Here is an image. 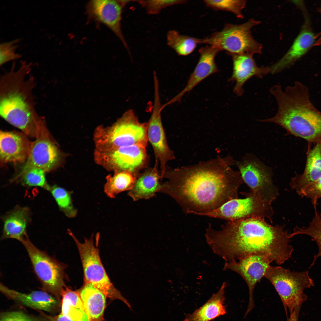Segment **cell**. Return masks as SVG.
Segmentation results:
<instances>
[{"mask_svg":"<svg viewBox=\"0 0 321 321\" xmlns=\"http://www.w3.org/2000/svg\"><path fill=\"white\" fill-rule=\"evenodd\" d=\"M82 321H89L88 319L84 320Z\"/></svg>","mask_w":321,"mask_h":321,"instance_id":"cell-41","label":"cell"},{"mask_svg":"<svg viewBox=\"0 0 321 321\" xmlns=\"http://www.w3.org/2000/svg\"><path fill=\"white\" fill-rule=\"evenodd\" d=\"M296 192L302 197L310 199L314 207H317L318 200L321 198V177Z\"/></svg>","mask_w":321,"mask_h":321,"instance_id":"cell-36","label":"cell"},{"mask_svg":"<svg viewBox=\"0 0 321 321\" xmlns=\"http://www.w3.org/2000/svg\"><path fill=\"white\" fill-rule=\"evenodd\" d=\"M260 22L252 18L242 24H226L221 31L200 39V43L215 46L230 54H261L262 45L254 39L251 32L252 28Z\"/></svg>","mask_w":321,"mask_h":321,"instance_id":"cell-6","label":"cell"},{"mask_svg":"<svg viewBox=\"0 0 321 321\" xmlns=\"http://www.w3.org/2000/svg\"><path fill=\"white\" fill-rule=\"evenodd\" d=\"M314 217L309 226L305 228L297 226L292 232L294 236L298 235H308L316 243L319 248L318 252L314 257L312 265L319 257H321V216L317 211V207L314 208Z\"/></svg>","mask_w":321,"mask_h":321,"instance_id":"cell-31","label":"cell"},{"mask_svg":"<svg viewBox=\"0 0 321 321\" xmlns=\"http://www.w3.org/2000/svg\"><path fill=\"white\" fill-rule=\"evenodd\" d=\"M0 321H50L45 318L33 316L20 311H7L0 315Z\"/></svg>","mask_w":321,"mask_h":321,"instance_id":"cell-37","label":"cell"},{"mask_svg":"<svg viewBox=\"0 0 321 321\" xmlns=\"http://www.w3.org/2000/svg\"><path fill=\"white\" fill-rule=\"evenodd\" d=\"M32 143L24 133L0 131L1 162L2 163H21L26 161Z\"/></svg>","mask_w":321,"mask_h":321,"instance_id":"cell-19","label":"cell"},{"mask_svg":"<svg viewBox=\"0 0 321 321\" xmlns=\"http://www.w3.org/2000/svg\"><path fill=\"white\" fill-rule=\"evenodd\" d=\"M45 172L40 169H32L12 182H20L23 185L28 187H38L48 191L50 186L46 181Z\"/></svg>","mask_w":321,"mask_h":321,"instance_id":"cell-32","label":"cell"},{"mask_svg":"<svg viewBox=\"0 0 321 321\" xmlns=\"http://www.w3.org/2000/svg\"><path fill=\"white\" fill-rule=\"evenodd\" d=\"M31 213L28 207L17 206L3 215L1 239L11 238L22 241L28 237L27 228L31 221Z\"/></svg>","mask_w":321,"mask_h":321,"instance_id":"cell-22","label":"cell"},{"mask_svg":"<svg viewBox=\"0 0 321 321\" xmlns=\"http://www.w3.org/2000/svg\"><path fill=\"white\" fill-rule=\"evenodd\" d=\"M150 14H157L162 10L168 7L185 3L180 0H136Z\"/></svg>","mask_w":321,"mask_h":321,"instance_id":"cell-34","label":"cell"},{"mask_svg":"<svg viewBox=\"0 0 321 321\" xmlns=\"http://www.w3.org/2000/svg\"><path fill=\"white\" fill-rule=\"evenodd\" d=\"M321 177V144L309 148L306 160L302 174H296L290 182L291 188L297 192L316 181Z\"/></svg>","mask_w":321,"mask_h":321,"instance_id":"cell-23","label":"cell"},{"mask_svg":"<svg viewBox=\"0 0 321 321\" xmlns=\"http://www.w3.org/2000/svg\"><path fill=\"white\" fill-rule=\"evenodd\" d=\"M233 61V72L229 81L236 82L233 92L238 96L243 95L244 84L253 77L262 78L270 73V67L257 65L253 56L245 54H230Z\"/></svg>","mask_w":321,"mask_h":321,"instance_id":"cell-18","label":"cell"},{"mask_svg":"<svg viewBox=\"0 0 321 321\" xmlns=\"http://www.w3.org/2000/svg\"><path fill=\"white\" fill-rule=\"evenodd\" d=\"M200 40L199 39L181 34L174 30L169 31L167 34L168 45L181 56L190 54L200 44Z\"/></svg>","mask_w":321,"mask_h":321,"instance_id":"cell-29","label":"cell"},{"mask_svg":"<svg viewBox=\"0 0 321 321\" xmlns=\"http://www.w3.org/2000/svg\"><path fill=\"white\" fill-rule=\"evenodd\" d=\"M221 51L214 46L207 45L200 48V57L194 71L191 75L185 87L169 101L171 104L180 101L182 97L189 92L204 79L218 71L215 62V57Z\"/></svg>","mask_w":321,"mask_h":321,"instance_id":"cell-20","label":"cell"},{"mask_svg":"<svg viewBox=\"0 0 321 321\" xmlns=\"http://www.w3.org/2000/svg\"><path fill=\"white\" fill-rule=\"evenodd\" d=\"M50 321H73L70 318L61 313L54 317L46 316Z\"/></svg>","mask_w":321,"mask_h":321,"instance_id":"cell-38","label":"cell"},{"mask_svg":"<svg viewBox=\"0 0 321 321\" xmlns=\"http://www.w3.org/2000/svg\"><path fill=\"white\" fill-rule=\"evenodd\" d=\"M273 261L267 256L253 254L237 261L225 262L223 270H230L239 274L246 282L249 289V301L245 316L254 306L253 292L256 284L264 277L267 269Z\"/></svg>","mask_w":321,"mask_h":321,"instance_id":"cell-15","label":"cell"},{"mask_svg":"<svg viewBox=\"0 0 321 321\" xmlns=\"http://www.w3.org/2000/svg\"><path fill=\"white\" fill-rule=\"evenodd\" d=\"M131 0H92L86 5L88 16L110 29L121 41L129 54V47L121 27L122 9Z\"/></svg>","mask_w":321,"mask_h":321,"instance_id":"cell-16","label":"cell"},{"mask_svg":"<svg viewBox=\"0 0 321 321\" xmlns=\"http://www.w3.org/2000/svg\"><path fill=\"white\" fill-rule=\"evenodd\" d=\"M136 178L133 174L128 171L115 172L113 175L106 177L104 192L108 197L114 198L120 193L130 190Z\"/></svg>","mask_w":321,"mask_h":321,"instance_id":"cell-28","label":"cell"},{"mask_svg":"<svg viewBox=\"0 0 321 321\" xmlns=\"http://www.w3.org/2000/svg\"><path fill=\"white\" fill-rule=\"evenodd\" d=\"M264 277L272 283L279 295L284 307L290 314L301 307L307 299L304 290L314 286L308 270L296 272L281 267L270 265Z\"/></svg>","mask_w":321,"mask_h":321,"instance_id":"cell-5","label":"cell"},{"mask_svg":"<svg viewBox=\"0 0 321 321\" xmlns=\"http://www.w3.org/2000/svg\"><path fill=\"white\" fill-rule=\"evenodd\" d=\"M270 92L276 100L277 112L259 122L278 125L287 134L303 139L309 145L321 144V112L311 102L307 86L297 81L283 90L281 85H274Z\"/></svg>","mask_w":321,"mask_h":321,"instance_id":"cell-4","label":"cell"},{"mask_svg":"<svg viewBox=\"0 0 321 321\" xmlns=\"http://www.w3.org/2000/svg\"><path fill=\"white\" fill-rule=\"evenodd\" d=\"M32 64L21 62L16 70L14 62L9 71L0 78V115L26 135L38 139H51L45 119L36 111L33 91V76L29 75Z\"/></svg>","mask_w":321,"mask_h":321,"instance_id":"cell-3","label":"cell"},{"mask_svg":"<svg viewBox=\"0 0 321 321\" xmlns=\"http://www.w3.org/2000/svg\"><path fill=\"white\" fill-rule=\"evenodd\" d=\"M242 193L245 196V198L230 200L204 216L221 218L227 221L259 217L267 218L272 222L274 212L271 205L250 192Z\"/></svg>","mask_w":321,"mask_h":321,"instance_id":"cell-11","label":"cell"},{"mask_svg":"<svg viewBox=\"0 0 321 321\" xmlns=\"http://www.w3.org/2000/svg\"><path fill=\"white\" fill-rule=\"evenodd\" d=\"M230 155L180 168L166 167L160 192L172 198L186 214L204 215L233 199L244 182L231 166Z\"/></svg>","mask_w":321,"mask_h":321,"instance_id":"cell-1","label":"cell"},{"mask_svg":"<svg viewBox=\"0 0 321 321\" xmlns=\"http://www.w3.org/2000/svg\"><path fill=\"white\" fill-rule=\"evenodd\" d=\"M0 290L9 299L32 309L54 312L59 306V301L52 295L43 290L23 293L10 289L1 283Z\"/></svg>","mask_w":321,"mask_h":321,"instance_id":"cell-21","label":"cell"},{"mask_svg":"<svg viewBox=\"0 0 321 321\" xmlns=\"http://www.w3.org/2000/svg\"><path fill=\"white\" fill-rule=\"evenodd\" d=\"M158 165L155 164L152 168L145 170L136 177L132 189L128 195L133 201L148 199L160 191L162 184L160 174L158 170Z\"/></svg>","mask_w":321,"mask_h":321,"instance_id":"cell-24","label":"cell"},{"mask_svg":"<svg viewBox=\"0 0 321 321\" xmlns=\"http://www.w3.org/2000/svg\"><path fill=\"white\" fill-rule=\"evenodd\" d=\"M79 293L89 321H104L106 296L91 284H85Z\"/></svg>","mask_w":321,"mask_h":321,"instance_id":"cell-26","label":"cell"},{"mask_svg":"<svg viewBox=\"0 0 321 321\" xmlns=\"http://www.w3.org/2000/svg\"><path fill=\"white\" fill-rule=\"evenodd\" d=\"M60 158L59 151L52 140L44 138L37 139L32 143L25 163L11 181L32 169H40L45 172L51 171L58 166Z\"/></svg>","mask_w":321,"mask_h":321,"instance_id":"cell-17","label":"cell"},{"mask_svg":"<svg viewBox=\"0 0 321 321\" xmlns=\"http://www.w3.org/2000/svg\"><path fill=\"white\" fill-rule=\"evenodd\" d=\"M61 313L73 321H82L87 319L79 293L65 287L61 294Z\"/></svg>","mask_w":321,"mask_h":321,"instance_id":"cell-27","label":"cell"},{"mask_svg":"<svg viewBox=\"0 0 321 321\" xmlns=\"http://www.w3.org/2000/svg\"><path fill=\"white\" fill-rule=\"evenodd\" d=\"M147 122H140L134 111L130 109L112 127L99 131L97 143L102 150L137 145L145 148L148 142Z\"/></svg>","mask_w":321,"mask_h":321,"instance_id":"cell-8","label":"cell"},{"mask_svg":"<svg viewBox=\"0 0 321 321\" xmlns=\"http://www.w3.org/2000/svg\"><path fill=\"white\" fill-rule=\"evenodd\" d=\"M318 12L321 14V5L318 10ZM317 39L314 46L321 47V31L317 34Z\"/></svg>","mask_w":321,"mask_h":321,"instance_id":"cell-39","label":"cell"},{"mask_svg":"<svg viewBox=\"0 0 321 321\" xmlns=\"http://www.w3.org/2000/svg\"><path fill=\"white\" fill-rule=\"evenodd\" d=\"M97 153L100 161L115 172L128 171L136 177L146 167L148 162L146 148L139 146L119 147Z\"/></svg>","mask_w":321,"mask_h":321,"instance_id":"cell-12","label":"cell"},{"mask_svg":"<svg viewBox=\"0 0 321 321\" xmlns=\"http://www.w3.org/2000/svg\"><path fill=\"white\" fill-rule=\"evenodd\" d=\"M19 41L16 39L11 41L1 43L0 45V65H2L10 61L19 59L20 54L16 53L17 48L16 44Z\"/></svg>","mask_w":321,"mask_h":321,"instance_id":"cell-35","label":"cell"},{"mask_svg":"<svg viewBox=\"0 0 321 321\" xmlns=\"http://www.w3.org/2000/svg\"><path fill=\"white\" fill-rule=\"evenodd\" d=\"M204 2L210 7L232 12L240 18H243L242 11L246 3L245 0H206L204 1Z\"/></svg>","mask_w":321,"mask_h":321,"instance_id":"cell-33","label":"cell"},{"mask_svg":"<svg viewBox=\"0 0 321 321\" xmlns=\"http://www.w3.org/2000/svg\"><path fill=\"white\" fill-rule=\"evenodd\" d=\"M76 243L83 268L85 284H91L106 297L118 299L123 302L129 308L131 306L111 281L101 262L99 250L94 244L93 237L85 239L81 243L73 233L68 231Z\"/></svg>","mask_w":321,"mask_h":321,"instance_id":"cell-7","label":"cell"},{"mask_svg":"<svg viewBox=\"0 0 321 321\" xmlns=\"http://www.w3.org/2000/svg\"><path fill=\"white\" fill-rule=\"evenodd\" d=\"M205 236L208 245L225 262L237 261L253 254L266 255L280 265L294 251L289 244L291 233L279 225L273 226L259 217L227 221L218 230L210 223Z\"/></svg>","mask_w":321,"mask_h":321,"instance_id":"cell-2","label":"cell"},{"mask_svg":"<svg viewBox=\"0 0 321 321\" xmlns=\"http://www.w3.org/2000/svg\"><path fill=\"white\" fill-rule=\"evenodd\" d=\"M298 7L303 14V23L289 50L280 59L270 67L272 74L280 73L292 65L314 46L317 39V35L312 28L310 17L305 4H300Z\"/></svg>","mask_w":321,"mask_h":321,"instance_id":"cell-14","label":"cell"},{"mask_svg":"<svg viewBox=\"0 0 321 321\" xmlns=\"http://www.w3.org/2000/svg\"><path fill=\"white\" fill-rule=\"evenodd\" d=\"M226 286V282L223 283L216 292L201 307L187 314L183 321H210L226 314L224 301Z\"/></svg>","mask_w":321,"mask_h":321,"instance_id":"cell-25","label":"cell"},{"mask_svg":"<svg viewBox=\"0 0 321 321\" xmlns=\"http://www.w3.org/2000/svg\"><path fill=\"white\" fill-rule=\"evenodd\" d=\"M298 317L296 314H293L288 318L287 321H298Z\"/></svg>","mask_w":321,"mask_h":321,"instance_id":"cell-40","label":"cell"},{"mask_svg":"<svg viewBox=\"0 0 321 321\" xmlns=\"http://www.w3.org/2000/svg\"><path fill=\"white\" fill-rule=\"evenodd\" d=\"M21 242L27 251L43 290L50 293L59 301L62 292L65 287L64 267L46 253L36 247L28 237Z\"/></svg>","mask_w":321,"mask_h":321,"instance_id":"cell-9","label":"cell"},{"mask_svg":"<svg viewBox=\"0 0 321 321\" xmlns=\"http://www.w3.org/2000/svg\"><path fill=\"white\" fill-rule=\"evenodd\" d=\"M236 164L250 192L271 205L278 195V188L273 183L271 169L251 154L246 155Z\"/></svg>","mask_w":321,"mask_h":321,"instance_id":"cell-10","label":"cell"},{"mask_svg":"<svg viewBox=\"0 0 321 321\" xmlns=\"http://www.w3.org/2000/svg\"><path fill=\"white\" fill-rule=\"evenodd\" d=\"M54 198L59 209L67 217L73 218L77 214V210L73 204L70 193L56 185L50 186L48 191Z\"/></svg>","mask_w":321,"mask_h":321,"instance_id":"cell-30","label":"cell"},{"mask_svg":"<svg viewBox=\"0 0 321 321\" xmlns=\"http://www.w3.org/2000/svg\"><path fill=\"white\" fill-rule=\"evenodd\" d=\"M159 88H154V98L152 111L147 122V134L148 141L153 149L155 164L159 163L161 180L165 173L168 162L175 159L174 152L169 147L161 117L163 108L161 104Z\"/></svg>","mask_w":321,"mask_h":321,"instance_id":"cell-13","label":"cell"}]
</instances>
